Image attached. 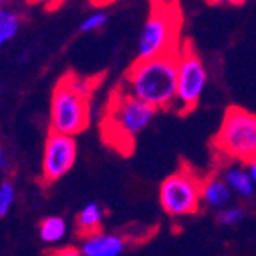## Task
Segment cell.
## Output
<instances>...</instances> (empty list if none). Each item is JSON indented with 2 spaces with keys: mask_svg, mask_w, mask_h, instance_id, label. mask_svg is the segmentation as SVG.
I'll return each instance as SVG.
<instances>
[{
  "mask_svg": "<svg viewBox=\"0 0 256 256\" xmlns=\"http://www.w3.org/2000/svg\"><path fill=\"white\" fill-rule=\"evenodd\" d=\"M77 160V144L74 136L50 132L45 140L42 162V178L45 183H54L72 170Z\"/></svg>",
  "mask_w": 256,
  "mask_h": 256,
  "instance_id": "cell-8",
  "label": "cell"
},
{
  "mask_svg": "<svg viewBox=\"0 0 256 256\" xmlns=\"http://www.w3.org/2000/svg\"><path fill=\"white\" fill-rule=\"evenodd\" d=\"M231 188L226 184V181L217 176H212L208 180L202 181V192H201V199L202 204L208 206V208L214 210H224L230 206L231 202Z\"/></svg>",
  "mask_w": 256,
  "mask_h": 256,
  "instance_id": "cell-10",
  "label": "cell"
},
{
  "mask_svg": "<svg viewBox=\"0 0 256 256\" xmlns=\"http://www.w3.org/2000/svg\"><path fill=\"white\" fill-rule=\"evenodd\" d=\"M128 244L120 235L98 231L95 235L84 236L81 242V252L84 256H120Z\"/></svg>",
  "mask_w": 256,
  "mask_h": 256,
  "instance_id": "cell-9",
  "label": "cell"
},
{
  "mask_svg": "<svg viewBox=\"0 0 256 256\" xmlns=\"http://www.w3.org/2000/svg\"><path fill=\"white\" fill-rule=\"evenodd\" d=\"M22 26V18L14 11L2 8L0 9V45L9 43L14 36L18 34Z\"/></svg>",
  "mask_w": 256,
  "mask_h": 256,
  "instance_id": "cell-14",
  "label": "cell"
},
{
  "mask_svg": "<svg viewBox=\"0 0 256 256\" xmlns=\"http://www.w3.org/2000/svg\"><path fill=\"white\" fill-rule=\"evenodd\" d=\"M104 220V208L98 202H88L81 208V212L77 214V231L79 235L84 236L95 235L100 231Z\"/></svg>",
  "mask_w": 256,
  "mask_h": 256,
  "instance_id": "cell-11",
  "label": "cell"
},
{
  "mask_svg": "<svg viewBox=\"0 0 256 256\" xmlns=\"http://www.w3.org/2000/svg\"><path fill=\"white\" fill-rule=\"evenodd\" d=\"M90 124V98L72 92L63 81L56 84L50 98V132L76 136Z\"/></svg>",
  "mask_w": 256,
  "mask_h": 256,
  "instance_id": "cell-6",
  "label": "cell"
},
{
  "mask_svg": "<svg viewBox=\"0 0 256 256\" xmlns=\"http://www.w3.org/2000/svg\"><path fill=\"white\" fill-rule=\"evenodd\" d=\"M16 199V188L11 181H2L0 184V217H6L9 214L11 206L14 204Z\"/></svg>",
  "mask_w": 256,
  "mask_h": 256,
  "instance_id": "cell-16",
  "label": "cell"
},
{
  "mask_svg": "<svg viewBox=\"0 0 256 256\" xmlns=\"http://www.w3.org/2000/svg\"><path fill=\"white\" fill-rule=\"evenodd\" d=\"M208 82V72L190 42H183L178 52V98L176 108L188 113L199 104Z\"/></svg>",
  "mask_w": 256,
  "mask_h": 256,
  "instance_id": "cell-7",
  "label": "cell"
},
{
  "mask_svg": "<svg viewBox=\"0 0 256 256\" xmlns=\"http://www.w3.org/2000/svg\"><path fill=\"white\" fill-rule=\"evenodd\" d=\"M222 180L226 181V184L231 188V192L240 197H251L252 192H254V183H252L248 168H244L240 165L228 166V170H224Z\"/></svg>",
  "mask_w": 256,
  "mask_h": 256,
  "instance_id": "cell-12",
  "label": "cell"
},
{
  "mask_svg": "<svg viewBox=\"0 0 256 256\" xmlns=\"http://www.w3.org/2000/svg\"><path fill=\"white\" fill-rule=\"evenodd\" d=\"M0 170H8V158H6L4 150H0Z\"/></svg>",
  "mask_w": 256,
  "mask_h": 256,
  "instance_id": "cell-21",
  "label": "cell"
},
{
  "mask_svg": "<svg viewBox=\"0 0 256 256\" xmlns=\"http://www.w3.org/2000/svg\"><path fill=\"white\" fill-rule=\"evenodd\" d=\"M246 168H248V172H249V176H251V180H252V183L256 184V158L252 160L251 163H248V166H246Z\"/></svg>",
  "mask_w": 256,
  "mask_h": 256,
  "instance_id": "cell-20",
  "label": "cell"
},
{
  "mask_svg": "<svg viewBox=\"0 0 256 256\" xmlns=\"http://www.w3.org/2000/svg\"><path fill=\"white\" fill-rule=\"evenodd\" d=\"M244 218V208L240 206H228L217 214V220L222 226H235Z\"/></svg>",
  "mask_w": 256,
  "mask_h": 256,
  "instance_id": "cell-18",
  "label": "cell"
},
{
  "mask_svg": "<svg viewBox=\"0 0 256 256\" xmlns=\"http://www.w3.org/2000/svg\"><path fill=\"white\" fill-rule=\"evenodd\" d=\"M126 92L154 110L176 108L178 98V54L136 60L126 74Z\"/></svg>",
  "mask_w": 256,
  "mask_h": 256,
  "instance_id": "cell-1",
  "label": "cell"
},
{
  "mask_svg": "<svg viewBox=\"0 0 256 256\" xmlns=\"http://www.w3.org/2000/svg\"><path fill=\"white\" fill-rule=\"evenodd\" d=\"M48 256H84V254L81 252V249L63 248V249H56V251H52Z\"/></svg>",
  "mask_w": 256,
  "mask_h": 256,
  "instance_id": "cell-19",
  "label": "cell"
},
{
  "mask_svg": "<svg viewBox=\"0 0 256 256\" xmlns=\"http://www.w3.org/2000/svg\"><path fill=\"white\" fill-rule=\"evenodd\" d=\"M215 149L228 158L251 163L256 158V115L244 108L231 106L215 134Z\"/></svg>",
  "mask_w": 256,
  "mask_h": 256,
  "instance_id": "cell-4",
  "label": "cell"
},
{
  "mask_svg": "<svg viewBox=\"0 0 256 256\" xmlns=\"http://www.w3.org/2000/svg\"><path fill=\"white\" fill-rule=\"evenodd\" d=\"M156 111L124 88H118L111 95L102 120L104 140L120 152L128 154L134 138L152 122Z\"/></svg>",
  "mask_w": 256,
  "mask_h": 256,
  "instance_id": "cell-2",
  "label": "cell"
},
{
  "mask_svg": "<svg viewBox=\"0 0 256 256\" xmlns=\"http://www.w3.org/2000/svg\"><path fill=\"white\" fill-rule=\"evenodd\" d=\"M202 180L192 168H180L165 178L160 186V204L170 217L192 215L201 208Z\"/></svg>",
  "mask_w": 256,
  "mask_h": 256,
  "instance_id": "cell-5",
  "label": "cell"
},
{
  "mask_svg": "<svg viewBox=\"0 0 256 256\" xmlns=\"http://www.w3.org/2000/svg\"><path fill=\"white\" fill-rule=\"evenodd\" d=\"M60 81H63L64 84L68 86L72 92H76L77 95H81V97H86V98H90L95 90L94 79L81 77V76H77V74H66L64 77H61Z\"/></svg>",
  "mask_w": 256,
  "mask_h": 256,
  "instance_id": "cell-15",
  "label": "cell"
},
{
  "mask_svg": "<svg viewBox=\"0 0 256 256\" xmlns=\"http://www.w3.org/2000/svg\"><path fill=\"white\" fill-rule=\"evenodd\" d=\"M183 14L178 4L156 2L138 40V60H152L160 56L178 54L181 42Z\"/></svg>",
  "mask_w": 256,
  "mask_h": 256,
  "instance_id": "cell-3",
  "label": "cell"
},
{
  "mask_svg": "<svg viewBox=\"0 0 256 256\" xmlns=\"http://www.w3.org/2000/svg\"><path fill=\"white\" fill-rule=\"evenodd\" d=\"M66 231L68 226L64 222L63 217H58V215H52V217H45L40 222L38 233L40 238L45 244H58L66 236Z\"/></svg>",
  "mask_w": 256,
  "mask_h": 256,
  "instance_id": "cell-13",
  "label": "cell"
},
{
  "mask_svg": "<svg viewBox=\"0 0 256 256\" xmlns=\"http://www.w3.org/2000/svg\"><path fill=\"white\" fill-rule=\"evenodd\" d=\"M106 22H108V13L97 9V11L90 13L82 20V24L79 26V30H81V32H94V30L102 29V27L106 26Z\"/></svg>",
  "mask_w": 256,
  "mask_h": 256,
  "instance_id": "cell-17",
  "label": "cell"
}]
</instances>
